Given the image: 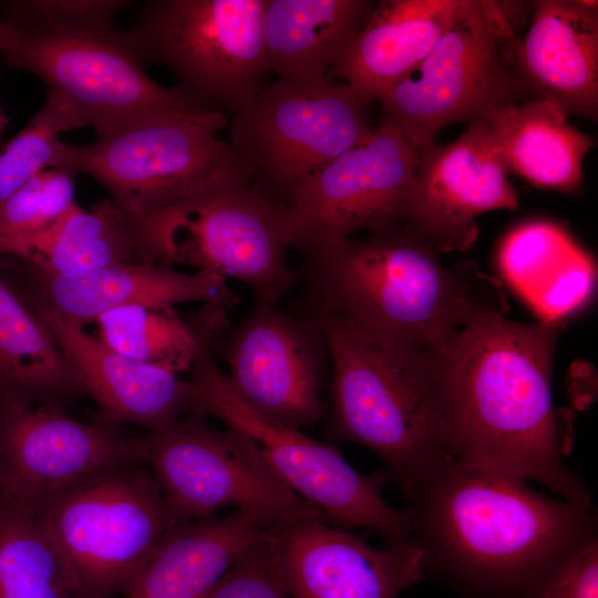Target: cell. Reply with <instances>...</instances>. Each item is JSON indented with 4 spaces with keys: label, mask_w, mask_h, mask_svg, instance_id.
Listing matches in <instances>:
<instances>
[{
    "label": "cell",
    "mask_w": 598,
    "mask_h": 598,
    "mask_svg": "<svg viewBox=\"0 0 598 598\" xmlns=\"http://www.w3.org/2000/svg\"><path fill=\"white\" fill-rule=\"evenodd\" d=\"M81 128L70 107L47 92L43 106L0 148V204L40 172L61 166L63 132Z\"/></svg>",
    "instance_id": "f546056e"
},
{
    "label": "cell",
    "mask_w": 598,
    "mask_h": 598,
    "mask_svg": "<svg viewBox=\"0 0 598 598\" xmlns=\"http://www.w3.org/2000/svg\"><path fill=\"white\" fill-rule=\"evenodd\" d=\"M3 257L56 274L150 262L136 221L110 198L78 204L40 233L12 245Z\"/></svg>",
    "instance_id": "484cf974"
},
{
    "label": "cell",
    "mask_w": 598,
    "mask_h": 598,
    "mask_svg": "<svg viewBox=\"0 0 598 598\" xmlns=\"http://www.w3.org/2000/svg\"><path fill=\"white\" fill-rule=\"evenodd\" d=\"M371 0H265L261 37L270 71L288 81H318L354 40Z\"/></svg>",
    "instance_id": "d4e9b609"
},
{
    "label": "cell",
    "mask_w": 598,
    "mask_h": 598,
    "mask_svg": "<svg viewBox=\"0 0 598 598\" xmlns=\"http://www.w3.org/2000/svg\"><path fill=\"white\" fill-rule=\"evenodd\" d=\"M228 117L196 111L154 116L97 137L65 143L61 166L94 178L126 215L142 219L212 185L236 165L217 132Z\"/></svg>",
    "instance_id": "30bf717a"
},
{
    "label": "cell",
    "mask_w": 598,
    "mask_h": 598,
    "mask_svg": "<svg viewBox=\"0 0 598 598\" xmlns=\"http://www.w3.org/2000/svg\"><path fill=\"white\" fill-rule=\"evenodd\" d=\"M265 0H152L125 30L142 65L161 63L195 106L235 116L270 71L261 37Z\"/></svg>",
    "instance_id": "9c48e42d"
},
{
    "label": "cell",
    "mask_w": 598,
    "mask_h": 598,
    "mask_svg": "<svg viewBox=\"0 0 598 598\" xmlns=\"http://www.w3.org/2000/svg\"><path fill=\"white\" fill-rule=\"evenodd\" d=\"M0 58L39 76L97 137L158 115L205 111L148 78L125 30L47 33L0 20Z\"/></svg>",
    "instance_id": "7c38bea8"
},
{
    "label": "cell",
    "mask_w": 598,
    "mask_h": 598,
    "mask_svg": "<svg viewBox=\"0 0 598 598\" xmlns=\"http://www.w3.org/2000/svg\"><path fill=\"white\" fill-rule=\"evenodd\" d=\"M127 0H10L0 2V20L47 33L115 37L116 16Z\"/></svg>",
    "instance_id": "1f68e13d"
},
{
    "label": "cell",
    "mask_w": 598,
    "mask_h": 598,
    "mask_svg": "<svg viewBox=\"0 0 598 598\" xmlns=\"http://www.w3.org/2000/svg\"><path fill=\"white\" fill-rule=\"evenodd\" d=\"M11 258V257H10ZM9 279L37 295L66 321L83 328L121 307H175L185 302L230 307L239 301L224 277L204 269L182 272L173 266L140 262L78 274H56L11 258Z\"/></svg>",
    "instance_id": "d6986e66"
},
{
    "label": "cell",
    "mask_w": 598,
    "mask_h": 598,
    "mask_svg": "<svg viewBox=\"0 0 598 598\" xmlns=\"http://www.w3.org/2000/svg\"><path fill=\"white\" fill-rule=\"evenodd\" d=\"M221 342L228 382L250 409L298 430L326 416L322 389L332 367L315 317L255 303Z\"/></svg>",
    "instance_id": "9a60e30c"
},
{
    "label": "cell",
    "mask_w": 598,
    "mask_h": 598,
    "mask_svg": "<svg viewBox=\"0 0 598 598\" xmlns=\"http://www.w3.org/2000/svg\"><path fill=\"white\" fill-rule=\"evenodd\" d=\"M415 152L417 163L402 223L442 254L472 247L478 215L518 207V193L484 121L470 122L448 144L431 143Z\"/></svg>",
    "instance_id": "ac0fdd59"
},
{
    "label": "cell",
    "mask_w": 598,
    "mask_h": 598,
    "mask_svg": "<svg viewBox=\"0 0 598 598\" xmlns=\"http://www.w3.org/2000/svg\"><path fill=\"white\" fill-rule=\"evenodd\" d=\"M442 252L404 223L301 254L298 282L312 316H333L384 344L436 355L474 319L508 311L502 283Z\"/></svg>",
    "instance_id": "3957f363"
},
{
    "label": "cell",
    "mask_w": 598,
    "mask_h": 598,
    "mask_svg": "<svg viewBox=\"0 0 598 598\" xmlns=\"http://www.w3.org/2000/svg\"><path fill=\"white\" fill-rule=\"evenodd\" d=\"M39 516L0 499V598H81Z\"/></svg>",
    "instance_id": "83f0119b"
},
{
    "label": "cell",
    "mask_w": 598,
    "mask_h": 598,
    "mask_svg": "<svg viewBox=\"0 0 598 598\" xmlns=\"http://www.w3.org/2000/svg\"><path fill=\"white\" fill-rule=\"evenodd\" d=\"M371 102L328 78L265 83L229 124L235 165L266 198L289 207L309 177L370 136Z\"/></svg>",
    "instance_id": "ba28073f"
},
{
    "label": "cell",
    "mask_w": 598,
    "mask_h": 598,
    "mask_svg": "<svg viewBox=\"0 0 598 598\" xmlns=\"http://www.w3.org/2000/svg\"><path fill=\"white\" fill-rule=\"evenodd\" d=\"M312 317L332 367L324 435L375 453L406 495L451 457L435 357L379 342L333 316Z\"/></svg>",
    "instance_id": "277c9868"
},
{
    "label": "cell",
    "mask_w": 598,
    "mask_h": 598,
    "mask_svg": "<svg viewBox=\"0 0 598 598\" xmlns=\"http://www.w3.org/2000/svg\"><path fill=\"white\" fill-rule=\"evenodd\" d=\"M193 321L173 307L127 306L101 315L100 340L134 361L189 372L208 319L210 303Z\"/></svg>",
    "instance_id": "f1b7e54d"
},
{
    "label": "cell",
    "mask_w": 598,
    "mask_h": 598,
    "mask_svg": "<svg viewBox=\"0 0 598 598\" xmlns=\"http://www.w3.org/2000/svg\"><path fill=\"white\" fill-rule=\"evenodd\" d=\"M512 55L535 97L597 122V1H534L529 27L513 40Z\"/></svg>",
    "instance_id": "44dd1931"
},
{
    "label": "cell",
    "mask_w": 598,
    "mask_h": 598,
    "mask_svg": "<svg viewBox=\"0 0 598 598\" xmlns=\"http://www.w3.org/2000/svg\"><path fill=\"white\" fill-rule=\"evenodd\" d=\"M204 598H289L269 560L262 536L238 557Z\"/></svg>",
    "instance_id": "d6a6232c"
},
{
    "label": "cell",
    "mask_w": 598,
    "mask_h": 598,
    "mask_svg": "<svg viewBox=\"0 0 598 598\" xmlns=\"http://www.w3.org/2000/svg\"><path fill=\"white\" fill-rule=\"evenodd\" d=\"M467 0H381L329 69L369 101L412 72L435 48Z\"/></svg>",
    "instance_id": "7402d4cb"
},
{
    "label": "cell",
    "mask_w": 598,
    "mask_h": 598,
    "mask_svg": "<svg viewBox=\"0 0 598 598\" xmlns=\"http://www.w3.org/2000/svg\"><path fill=\"white\" fill-rule=\"evenodd\" d=\"M484 123L507 174L544 189L578 194L584 159L596 141L568 121L560 106L533 97Z\"/></svg>",
    "instance_id": "cb8c5ba5"
},
{
    "label": "cell",
    "mask_w": 598,
    "mask_h": 598,
    "mask_svg": "<svg viewBox=\"0 0 598 598\" xmlns=\"http://www.w3.org/2000/svg\"><path fill=\"white\" fill-rule=\"evenodd\" d=\"M408 542L424 575L461 598H535L577 549L598 537L594 505L547 496L525 480L447 458L403 496Z\"/></svg>",
    "instance_id": "7a4b0ae2"
},
{
    "label": "cell",
    "mask_w": 598,
    "mask_h": 598,
    "mask_svg": "<svg viewBox=\"0 0 598 598\" xmlns=\"http://www.w3.org/2000/svg\"><path fill=\"white\" fill-rule=\"evenodd\" d=\"M516 35L504 2L467 0L431 53L377 97L380 120L417 150L450 124L486 121L535 97L513 61Z\"/></svg>",
    "instance_id": "52a82bcc"
},
{
    "label": "cell",
    "mask_w": 598,
    "mask_h": 598,
    "mask_svg": "<svg viewBox=\"0 0 598 598\" xmlns=\"http://www.w3.org/2000/svg\"><path fill=\"white\" fill-rule=\"evenodd\" d=\"M144 460V439L84 423L59 405L0 399V499L35 512L66 487Z\"/></svg>",
    "instance_id": "2e32d148"
},
{
    "label": "cell",
    "mask_w": 598,
    "mask_h": 598,
    "mask_svg": "<svg viewBox=\"0 0 598 598\" xmlns=\"http://www.w3.org/2000/svg\"><path fill=\"white\" fill-rule=\"evenodd\" d=\"M143 439L144 460L175 526L225 507L265 527L316 509L272 475L246 436L219 431L204 415L187 414Z\"/></svg>",
    "instance_id": "4fadbf2b"
},
{
    "label": "cell",
    "mask_w": 598,
    "mask_h": 598,
    "mask_svg": "<svg viewBox=\"0 0 598 598\" xmlns=\"http://www.w3.org/2000/svg\"><path fill=\"white\" fill-rule=\"evenodd\" d=\"M264 529L241 511L176 525L127 587L125 598H204Z\"/></svg>",
    "instance_id": "603a6c76"
},
{
    "label": "cell",
    "mask_w": 598,
    "mask_h": 598,
    "mask_svg": "<svg viewBox=\"0 0 598 598\" xmlns=\"http://www.w3.org/2000/svg\"><path fill=\"white\" fill-rule=\"evenodd\" d=\"M9 281L72 363L107 424H135L151 432L192 413L188 379L167 368L141 363L117 353L83 328L63 319L37 295Z\"/></svg>",
    "instance_id": "ffe728a7"
},
{
    "label": "cell",
    "mask_w": 598,
    "mask_h": 598,
    "mask_svg": "<svg viewBox=\"0 0 598 598\" xmlns=\"http://www.w3.org/2000/svg\"><path fill=\"white\" fill-rule=\"evenodd\" d=\"M34 513L83 597L127 588L175 527L154 477L134 465L93 474Z\"/></svg>",
    "instance_id": "8fae6325"
},
{
    "label": "cell",
    "mask_w": 598,
    "mask_h": 598,
    "mask_svg": "<svg viewBox=\"0 0 598 598\" xmlns=\"http://www.w3.org/2000/svg\"><path fill=\"white\" fill-rule=\"evenodd\" d=\"M150 262L187 265L247 285L256 303L277 307L297 287L288 261V207L255 189L237 167L177 203L135 219Z\"/></svg>",
    "instance_id": "5b68a950"
},
{
    "label": "cell",
    "mask_w": 598,
    "mask_h": 598,
    "mask_svg": "<svg viewBox=\"0 0 598 598\" xmlns=\"http://www.w3.org/2000/svg\"><path fill=\"white\" fill-rule=\"evenodd\" d=\"M83 393L72 363L0 274V399L59 405Z\"/></svg>",
    "instance_id": "4316f807"
},
{
    "label": "cell",
    "mask_w": 598,
    "mask_h": 598,
    "mask_svg": "<svg viewBox=\"0 0 598 598\" xmlns=\"http://www.w3.org/2000/svg\"><path fill=\"white\" fill-rule=\"evenodd\" d=\"M561 330L560 319L524 323L496 312L474 319L435 355L437 396L451 457L592 505L591 493L565 463L571 414L553 404Z\"/></svg>",
    "instance_id": "6da1fadb"
},
{
    "label": "cell",
    "mask_w": 598,
    "mask_h": 598,
    "mask_svg": "<svg viewBox=\"0 0 598 598\" xmlns=\"http://www.w3.org/2000/svg\"><path fill=\"white\" fill-rule=\"evenodd\" d=\"M7 124H8V117L0 106V138L6 130Z\"/></svg>",
    "instance_id": "e575fe53"
},
{
    "label": "cell",
    "mask_w": 598,
    "mask_h": 598,
    "mask_svg": "<svg viewBox=\"0 0 598 598\" xmlns=\"http://www.w3.org/2000/svg\"><path fill=\"white\" fill-rule=\"evenodd\" d=\"M215 337L204 333L189 370L192 413L213 416L246 436L272 475L316 508L330 524L365 529L383 545L408 542V511L391 506L381 489L390 481L384 470L371 475L352 467L340 451L278 424L243 402L217 365L212 347Z\"/></svg>",
    "instance_id": "8992f818"
},
{
    "label": "cell",
    "mask_w": 598,
    "mask_h": 598,
    "mask_svg": "<svg viewBox=\"0 0 598 598\" xmlns=\"http://www.w3.org/2000/svg\"><path fill=\"white\" fill-rule=\"evenodd\" d=\"M74 175L64 167L44 169L0 204V257L76 205Z\"/></svg>",
    "instance_id": "4dcf8cb0"
},
{
    "label": "cell",
    "mask_w": 598,
    "mask_h": 598,
    "mask_svg": "<svg viewBox=\"0 0 598 598\" xmlns=\"http://www.w3.org/2000/svg\"><path fill=\"white\" fill-rule=\"evenodd\" d=\"M417 156L381 121L370 136L309 177L288 207L290 246L300 254L396 223L404 215Z\"/></svg>",
    "instance_id": "5bb4252c"
},
{
    "label": "cell",
    "mask_w": 598,
    "mask_h": 598,
    "mask_svg": "<svg viewBox=\"0 0 598 598\" xmlns=\"http://www.w3.org/2000/svg\"><path fill=\"white\" fill-rule=\"evenodd\" d=\"M262 542L289 598H398L425 577L411 543L375 548L316 509L266 527Z\"/></svg>",
    "instance_id": "e0dca14e"
},
{
    "label": "cell",
    "mask_w": 598,
    "mask_h": 598,
    "mask_svg": "<svg viewBox=\"0 0 598 598\" xmlns=\"http://www.w3.org/2000/svg\"><path fill=\"white\" fill-rule=\"evenodd\" d=\"M535 598H598V537L568 557L545 580Z\"/></svg>",
    "instance_id": "836d02e7"
}]
</instances>
